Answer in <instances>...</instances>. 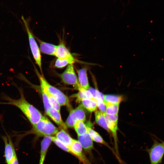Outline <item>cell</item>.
Segmentation results:
<instances>
[{
	"label": "cell",
	"instance_id": "cell-1",
	"mask_svg": "<svg viewBox=\"0 0 164 164\" xmlns=\"http://www.w3.org/2000/svg\"><path fill=\"white\" fill-rule=\"evenodd\" d=\"M20 94V97L14 99L7 95L3 94L2 98L7 102H0V104H9L14 106L21 111L32 125L37 123L41 118L43 115L40 112L26 99L23 90L21 87H17Z\"/></svg>",
	"mask_w": 164,
	"mask_h": 164
},
{
	"label": "cell",
	"instance_id": "cell-2",
	"mask_svg": "<svg viewBox=\"0 0 164 164\" xmlns=\"http://www.w3.org/2000/svg\"><path fill=\"white\" fill-rule=\"evenodd\" d=\"M32 126V128L31 130L24 133L15 135L16 137L15 142L16 146H18L22 138L28 134H34L38 136H52L56 135L58 131V128L47 117L43 116L37 123Z\"/></svg>",
	"mask_w": 164,
	"mask_h": 164
},
{
	"label": "cell",
	"instance_id": "cell-3",
	"mask_svg": "<svg viewBox=\"0 0 164 164\" xmlns=\"http://www.w3.org/2000/svg\"><path fill=\"white\" fill-rule=\"evenodd\" d=\"M35 72L39 80L43 83L48 91L54 97L60 106H67L71 110L68 97L59 90L51 85L47 81L43 76L41 75L36 68Z\"/></svg>",
	"mask_w": 164,
	"mask_h": 164
},
{
	"label": "cell",
	"instance_id": "cell-4",
	"mask_svg": "<svg viewBox=\"0 0 164 164\" xmlns=\"http://www.w3.org/2000/svg\"><path fill=\"white\" fill-rule=\"evenodd\" d=\"M22 19L27 32L30 49L33 58L42 72L41 56L40 49L35 39L34 36L29 28L27 21L24 18L23 16H22Z\"/></svg>",
	"mask_w": 164,
	"mask_h": 164
},
{
	"label": "cell",
	"instance_id": "cell-5",
	"mask_svg": "<svg viewBox=\"0 0 164 164\" xmlns=\"http://www.w3.org/2000/svg\"><path fill=\"white\" fill-rule=\"evenodd\" d=\"M153 140L151 147L146 150L149 155L150 164H159L162 162L164 154V142L160 143L156 139Z\"/></svg>",
	"mask_w": 164,
	"mask_h": 164
},
{
	"label": "cell",
	"instance_id": "cell-6",
	"mask_svg": "<svg viewBox=\"0 0 164 164\" xmlns=\"http://www.w3.org/2000/svg\"><path fill=\"white\" fill-rule=\"evenodd\" d=\"M84 108L81 104L74 109L70 110L69 115L65 123L68 128H72L78 121L84 122L86 119V116Z\"/></svg>",
	"mask_w": 164,
	"mask_h": 164
},
{
	"label": "cell",
	"instance_id": "cell-7",
	"mask_svg": "<svg viewBox=\"0 0 164 164\" xmlns=\"http://www.w3.org/2000/svg\"><path fill=\"white\" fill-rule=\"evenodd\" d=\"M60 77L66 84L75 86L77 88L80 85L73 64L68 65L64 72L60 74Z\"/></svg>",
	"mask_w": 164,
	"mask_h": 164
},
{
	"label": "cell",
	"instance_id": "cell-8",
	"mask_svg": "<svg viewBox=\"0 0 164 164\" xmlns=\"http://www.w3.org/2000/svg\"><path fill=\"white\" fill-rule=\"evenodd\" d=\"M6 134V136H2V138L5 145V160L7 164H9L17 155L12 138L7 133Z\"/></svg>",
	"mask_w": 164,
	"mask_h": 164
},
{
	"label": "cell",
	"instance_id": "cell-9",
	"mask_svg": "<svg viewBox=\"0 0 164 164\" xmlns=\"http://www.w3.org/2000/svg\"><path fill=\"white\" fill-rule=\"evenodd\" d=\"M69 148L71 154L77 157L83 164H91L83 152L82 146L78 140L74 139Z\"/></svg>",
	"mask_w": 164,
	"mask_h": 164
},
{
	"label": "cell",
	"instance_id": "cell-10",
	"mask_svg": "<svg viewBox=\"0 0 164 164\" xmlns=\"http://www.w3.org/2000/svg\"><path fill=\"white\" fill-rule=\"evenodd\" d=\"M78 141L84 150L90 156H92V150L94 149L93 141L87 132L81 135H78Z\"/></svg>",
	"mask_w": 164,
	"mask_h": 164
},
{
	"label": "cell",
	"instance_id": "cell-11",
	"mask_svg": "<svg viewBox=\"0 0 164 164\" xmlns=\"http://www.w3.org/2000/svg\"><path fill=\"white\" fill-rule=\"evenodd\" d=\"M55 56L58 58L67 60L70 62V64H73L76 61L63 43H60L57 46Z\"/></svg>",
	"mask_w": 164,
	"mask_h": 164
},
{
	"label": "cell",
	"instance_id": "cell-12",
	"mask_svg": "<svg viewBox=\"0 0 164 164\" xmlns=\"http://www.w3.org/2000/svg\"><path fill=\"white\" fill-rule=\"evenodd\" d=\"M51 119L61 129L64 130L67 129V128L65 123L63 121L60 112L55 108L51 107L47 114Z\"/></svg>",
	"mask_w": 164,
	"mask_h": 164
},
{
	"label": "cell",
	"instance_id": "cell-13",
	"mask_svg": "<svg viewBox=\"0 0 164 164\" xmlns=\"http://www.w3.org/2000/svg\"><path fill=\"white\" fill-rule=\"evenodd\" d=\"M88 133L91 136L92 140L96 142L103 144L109 148L116 157V155L114 149L106 142L101 136L96 132L94 131L90 125H86Z\"/></svg>",
	"mask_w": 164,
	"mask_h": 164
},
{
	"label": "cell",
	"instance_id": "cell-14",
	"mask_svg": "<svg viewBox=\"0 0 164 164\" xmlns=\"http://www.w3.org/2000/svg\"><path fill=\"white\" fill-rule=\"evenodd\" d=\"M51 136L50 135L44 136L41 142L40 158L39 164H43L48 149L52 142Z\"/></svg>",
	"mask_w": 164,
	"mask_h": 164
},
{
	"label": "cell",
	"instance_id": "cell-15",
	"mask_svg": "<svg viewBox=\"0 0 164 164\" xmlns=\"http://www.w3.org/2000/svg\"><path fill=\"white\" fill-rule=\"evenodd\" d=\"M88 67L85 66L77 71L78 80L80 86L83 89L87 90L90 87L87 71Z\"/></svg>",
	"mask_w": 164,
	"mask_h": 164
},
{
	"label": "cell",
	"instance_id": "cell-16",
	"mask_svg": "<svg viewBox=\"0 0 164 164\" xmlns=\"http://www.w3.org/2000/svg\"><path fill=\"white\" fill-rule=\"evenodd\" d=\"M36 39L39 42L40 50L44 54L47 55L55 56L57 46L43 42L37 37Z\"/></svg>",
	"mask_w": 164,
	"mask_h": 164
},
{
	"label": "cell",
	"instance_id": "cell-17",
	"mask_svg": "<svg viewBox=\"0 0 164 164\" xmlns=\"http://www.w3.org/2000/svg\"><path fill=\"white\" fill-rule=\"evenodd\" d=\"M56 137L65 145L70 147L72 144L73 140L66 132L65 130L61 129L56 134Z\"/></svg>",
	"mask_w": 164,
	"mask_h": 164
},
{
	"label": "cell",
	"instance_id": "cell-18",
	"mask_svg": "<svg viewBox=\"0 0 164 164\" xmlns=\"http://www.w3.org/2000/svg\"><path fill=\"white\" fill-rule=\"evenodd\" d=\"M95 115L96 123L110 133V131L108 127L106 119L103 114L100 111L96 110L95 112Z\"/></svg>",
	"mask_w": 164,
	"mask_h": 164
},
{
	"label": "cell",
	"instance_id": "cell-19",
	"mask_svg": "<svg viewBox=\"0 0 164 164\" xmlns=\"http://www.w3.org/2000/svg\"><path fill=\"white\" fill-rule=\"evenodd\" d=\"M78 92L75 95L77 101H81L84 99H94L91 92L83 88L80 85L77 88Z\"/></svg>",
	"mask_w": 164,
	"mask_h": 164
},
{
	"label": "cell",
	"instance_id": "cell-20",
	"mask_svg": "<svg viewBox=\"0 0 164 164\" xmlns=\"http://www.w3.org/2000/svg\"><path fill=\"white\" fill-rule=\"evenodd\" d=\"M81 101L84 107L90 112L94 111L97 109V103L94 99H84Z\"/></svg>",
	"mask_w": 164,
	"mask_h": 164
},
{
	"label": "cell",
	"instance_id": "cell-21",
	"mask_svg": "<svg viewBox=\"0 0 164 164\" xmlns=\"http://www.w3.org/2000/svg\"><path fill=\"white\" fill-rule=\"evenodd\" d=\"M106 107V113L109 115H118L119 104H113L104 101Z\"/></svg>",
	"mask_w": 164,
	"mask_h": 164
},
{
	"label": "cell",
	"instance_id": "cell-22",
	"mask_svg": "<svg viewBox=\"0 0 164 164\" xmlns=\"http://www.w3.org/2000/svg\"><path fill=\"white\" fill-rule=\"evenodd\" d=\"M39 81L45 111L47 114L51 106L49 103L46 91L45 86L42 82Z\"/></svg>",
	"mask_w": 164,
	"mask_h": 164
},
{
	"label": "cell",
	"instance_id": "cell-23",
	"mask_svg": "<svg viewBox=\"0 0 164 164\" xmlns=\"http://www.w3.org/2000/svg\"><path fill=\"white\" fill-rule=\"evenodd\" d=\"M73 128L78 135H81L87 132L86 125L84 122L78 121L75 124Z\"/></svg>",
	"mask_w": 164,
	"mask_h": 164
},
{
	"label": "cell",
	"instance_id": "cell-24",
	"mask_svg": "<svg viewBox=\"0 0 164 164\" xmlns=\"http://www.w3.org/2000/svg\"><path fill=\"white\" fill-rule=\"evenodd\" d=\"M104 101L113 104H120L122 100L121 96L107 94L104 95Z\"/></svg>",
	"mask_w": 164,
	"mask_h": 164
},
{
	"label": "cell",
	"instance_id": "cell-25",
	"mask_svg": "<svg viewBox=\"0 0 164 164\" xmlns=\"http://www.w3.org/2000/svg\"><path fill=\"white\" fill-rule=\"evenodd\" d=\"M51 138L52 142L59 148L65 151L71 153L70 148L59 140L56 136H52Z\"/></svg>",
	"mask_w": 164,
	"mask_h": 164
},
{
	"label": "cell",
	"instance_id": "cell-26",
	"mask_svg": "<svg viewBox=\"0 0 164 164\" xmlns=\"http://www.w3.org/2000/svg\"><path fill=\"white\" fill-rule=\"evenodd\" d=\"M87 90L91 92L93 97L95 100H101L104 102V94L97 90L91 87H90Z\"/></svg>",
	"mask_w": 164,
	"mask_h": 164
},
{
	"label": "cell",
	"instance_id": "cell-27",
	"mask_svg": "<svg viewBox=\"0 0 164 164\" xmlns=\"http://www.w3.org/2000/svg\"><path fill=\"white\" fill-rule=\"evenodd\" d=\"M70 64V62L66 60L57 58L55 63V66L57 68H62L67 65Z\"/></svg>",
	"mask_w": 164,
	"mask_h": 164
},
{
	"label": "cell",
	"instance_id": "cell-28",
	"mask_svg": "<svg viewBox=\"0 0 164 164\" xmlns=\"http://www.w3.org/2000/svg\"><path fill=\"white\" fill-rule=\"evenodd\" d=\"M97 103V107L103 114H106V107L104 102L100 100H95Z\"/></svg>",
	"mask_w": 164,
	"mask_h": 164
},
{
	"label": "cell",
	"instance_id": "cell-29",
	"mask_svg": "<svg viewBox=\"0 0 164 164\" xmlns=\"http://www.w3.org/2000/svg\"><path fill=\"white\" fill-rule=\"evenodd\" d=\"M104 115H105L110 120L115 122L118 123V115H109L106 113L104 114Z\"/></svg>",
	"mask_w": 164,
	"mask_h": 164
},
{
	"label": "cell",
	"instance_id": "cell-30",
	"mask_svg": "<svg viewBox=\"0 0 164 164\" xmlns=\"http://www.w3.org/2000/svg\"><path fill=\"white\" fill-rule=\"evenodd\" d=\"M9 164H19L17 156L15 157Z\"/></svg>",
	"mask_w": 164,
	"mask_h": 164
}]
</instances>
